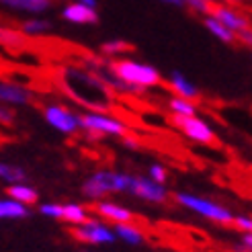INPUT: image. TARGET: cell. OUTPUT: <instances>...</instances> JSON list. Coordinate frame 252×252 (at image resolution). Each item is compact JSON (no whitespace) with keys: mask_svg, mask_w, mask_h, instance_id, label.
Returning a JSON list of instances; mask_svg holds the SVG:
<instances>
[{"mask_svg":"<svg viewBox=\"0 0 252 252\" xmlns=\"http://www.w3.org/2000/svg\"><path fill=\"white\" fill-rule=\"evenodd\" d=\"M133 174L119 170H94L82 183V195L91 201H100L113 193H129Z\"/></svg>","mask_w":252,"mask_h":252,"instance_id":"obj_3","label":"cell"},{"mask_svg":"<svg viewBox=\"0 0 252 252\" xmlns=\"http://www.w3.org/2000/svg\"><path fill=\"white\" fill-rule=\"evenodd\" d=\"M203 25H205V29L213 35V37H218V39L221 41V43H225V45H232L234 41H236V35L225 27V25H221L216 17H211L209 12L207 15H203Z\"/></svg>","mask_w":252,"mask_h":252,"instance_id":"obj_20","label":"cell"},{"mask_svg":"<svg viewBox=\"0 0 252 252\" xmlns=\"http://www.w3.org/2000/svg\"><path fill=\"white\" fill-rule=\"evenodd\" d=\"M27 218H31V207L23 205L6 195L0 197V220L17 221V220H27Z\"/></svg>","mask_w":252,"mask_h":252,"instance_id":"obj_16","label":"cell"},{"mask_svg":"<svg viewBox=\"0 0 252 252\" xmlns=\"http://www.w3.org/2000/svg\"><path fill=\"white\" fill-rule=\"evenodd\" d=\"M172 123L187 140H191L195 144L213 146L218 142V135H216V131H213V127L199 115H193V117H174L172 115Z\"/></svg>","mask_w":252,"mask_h":252,"instance_id":"obj_7","label":"cell"},{"mask_svg":"<svg viewBox=\"0 0 252 252\" xmlns=\"http://www.w3.org/2000/svg\"><path fill=\"white\" fill-rule=\"evenodd\" d=\"M174 201L179 203L181 207L193 211L195 216L203 218L207 221H213V223H221V225H230L234 221V213L232 209H228L225 205L218 203L209 197H203V195H195V193H187V191H179L174 193Z\"/></svg>","mask_w":252,"mask_h":252,"instance_id":"obj_4","label":"cell"},{"mask_svg":"<svg viewBox=\"0 0 252 252\" xmlns=\"http://www.w3.org/2000/svg\"><path fill=\"white\" fill-rule=\"evenodd\" d=\"M168 86H170V91L174 93V96H181V98H187V100H195L201 96V91L197 88V84L191 80V78H187L183 72L179 70H174L170 72V76H168Z\"/></svg>","mask_w":252,"mask_h":252,"instance_id":"obj_14","label":"cell"},{"mask_svg":"<svg viewBox=\"0 0 252 252\" xmlns=\"http://www.w3.org/2000/svg\"><path fill=\"white\" fill-rule=\"evenodd\" d=\"M62 21H66L70 25H98L100 15L96 8H88L78 2H68L64 8L60 10Z\"/></svg>","mask_w":252,"mask_h":252,"instance_id":"obj_13","label":"cell"},{"mask_svg":"<svg viewBox=\"0 0 252 252\" xmlns=\"http://www.w3.org/2000/svg\"><path fill=\"white\" fill-rule=\"evenodd\" d=\"M109 68L113 70V74L123 80L125 84H129L131 88H135L137 93H144L148 88H156L162 84V74L156 66L146 64L140 60H131V58H119L109 62Z\"/></svg>","mask_w":252,"mask_h":252,"instance_id":"obj_2","label":"cell"},{"mask_svg":"<svg viewBox=\"0 0 252 252\" xmlns=\"http://www.w3.org/2000/svg\"><path fill=\"white\" fill-rule=\"evenodd\" d=\"M72 2L84 4V6H88V8H98V0H72Z\"/></svg>","mask_w":252,"mask_h":252,"instance_id":"obj_35","label":"cell"},{"mask_svg":"<svg viewBox=\"0 0 252 252\" xmlns=\"http://www.w3.org/2000/svg\"><path fill=\"white\" fill-rule=\"evenodd\" d=\"M216 2L218 0H185V4L189 8H193L195 12H199V15H207L211 6H216Z\"/></svg>","mask_w":252,"mask_h":252,"instance_id":"obj_28","label":"cell"},{"mask_svg":"<svg viewBox=\"0 0 252 252\" xmlns=\"http://www.w3.org/2000/svg\"><path fill=\"white\" fill-rule=\"evenodd\" d=\"M0 183H4L6 187L27 183V172L23 166L12 164V162H0Z\"/></svg>","mask_w":252,"mask_h":252,"instance_id":"obj_21","label":"cell"},{"mask_svg":"<svg viewBox=\"0 0 252 252\" xmlns=\"http://www.w3.org/2000/svg\"><path fill=\"white\" fill-rule=\"evenodd\" d=\"M168 109L174 117H193L197 115V105L193 100H187V98H181V96H170L168 98Z\"/></svg>","mask_w":252,"mask_h":252,"instance_id":"obj_23","label":"cell"},{"mask_svg":"<svg viewBox=\"0 0 252 252\" xmlns=\"http://www.w3.org/2000/svg\"><path fill=\"white\" fill-rule=\"evenodd\" d=\"M17 119L15 111H12V107H6V105H0V123L2 125H12Z\"/></svg>","mask_w":252,"mask_h":252,"instance_id":"obj_30","label":"cell"},{"mask_svg":"<svg viewBox=\"0 0 252 252\" xmlns=\"http://www.w3.org/2000/svg\"><path fill=\"white\" fill-rule=\"evenodd\" d=\"M160 2H164L168 6H174V8H185V0H160Z\"/></svg>","mask_w":252,"mask_h":252,"instance_id":"obj_34","label":"cell"},{"mask_svg":"<svg viewBox=\"0 0 252 252\" xmlns=\"http://www.w3.org/2000/svg\"><path fill=\"white\" fill-rule=\"evenodd\" d=\"M148 179H152L158 185H166V181H168V168L158 164V162H154V164H150V168H148Z\"/></svg>","mask_w":252,"mask_h":252,"instance_id":"obj_27","label":"cell"},{"mask_svg":"<svg viewBox=\"0 0 252 252\" xmlns=\"http://www.w3.org/2000/svg\"><path fill=\"white\" fill-rule=\"evenodd\" d=\"M35 94L29 86L12 80H0V105L6 107H29L33 105Z\"/></svg>","mask_w":252,"mask_h":252,"instance_id":"obj_10","label":"cell"},{"mask_svg":"<svg viewBox=\"0 0 252 252\" xmlns=\"http://www.w3.org/2000/svg\"><path fill=\"white\" fill-rule=\"evenodd\" d=\"M129 195L146 201V203L162 205V203H166L168 201L170 191H168L166 185H158L152 179H148V176L133 174V181H131V187H129Z\"/></svg>","mask_w":252,"mask_h":252,"instance_id":"obj_9","label":"cell"},{"mask_svg":"<svg viewBox=\"0 0 252 252\" xmlns=\"http://www.w3.org/2000/svg\"><path fill=\"white\" fill-rule=\"evenodd\" d=\"M238 252H252V234H244L242 236V244Z\"/></svg>","mask_w":252,"mask_h":252,"instance_id":"obj_32","label":"cell"},{"mask_svg":"<svg viewBox=\"0 0 252 252\" xmlns=\"http://www.w3.org/2000/svg\"><path fill=\"white\" fill-rule=\"evenodd\" d=\"M80 129L98 137H123L129 135V127L119 117L105 111H86L78 115Z\"/></svg>","mask_w":252,"mask_h":252,"instance_id":"obj_5","label":"cell"},{"mask_svg":"<svg viewBox=\"0 0 252 252\" xmlns=\"http://www.w3.org/2000/svg\"><path fill=\"white\" fill-rule=\"evenodd\" d=\"M37 213H39L41 218L62 221V203H56V201H43V203H37Z\"/></svg>","mask_w":252,"mask_h":252,"instance_id":"obj_26","label":"cell"},{"mask_svg":"<svg viewBox=\"0 0 252 252\" xmlns=\"http://www.w3.org/2000/svg\"><path fill=\"white\" fill-rule=\"evenodd\" d=\"M25 37H45L54 31V23L47 21L43 17H29L21 23V29H19Z\"/></svg>","mask_w":252,"mask_h":252,"instance_id":"obj_19","label":"cell"},{"mask_svg":"<svg viewBox=\"0 0 252 252\" xmlns=\"http://www.w3.org/2000/svg\"><path fill=\"white\" fill-rule=\"evenodd\" d=\"M0 4L15 12H23V15L41 17L52 8L54 0H0Z\"/></svg>","mask_w":252,"mask_h":252,"instance_id":"obj_15","label":"cell"},{"mask_svg":"<svg viewBox=\"0 0 252 252\" xmlns=\"http://www.w3.org/2000/svg\"><path fill=\"white\" fill-rule=\"evenodd\" d=\"M113 232H115L117 240H121V242H125V244H129V246H140V244L146 242V234H144V230H142V228H137L133 221L113 225Z\"/></svg>","mask_w":252,"mask_h":252,"instance_id":"obj_18","label":"cell"},{"mask_svg":"<svg viewBox=\"0 0 252 252\" xmlns=\"http://www.w3.org/2000/svg\"><path fill=\"white\" fill-rule=\"evenodd\" d=\"M60 80L68 96L88 111L109 113L113 107V93L93 70L80 66H64L60 72Z\"/></svg>","mask_w":252,"mask_h":252,"instance_id":"obj_1","label":"cell"},{"mask_svg":"<svg viewBox=\"0 0 252 252\" xmlns=\"http://www.w3.org/2000/svg\"><path fill=\"white\" fill-rule=\"evenodd\" d=\"M209 15H211V17H216L221 25H225V27H228L234 35H238V33H242V31L250 29L248 19L242 15V12H238L234 6H228V4H216V6H211Z\"/></svg>","mask_w":252,"mask_h":252,"instance_id":"obj_12","label":"cell"},{"mask_svg":"<svg viewBox=\"0 0 252 252\" xmlns=\"http://www.w3.org/2000/svg\"><path fill=\"white\" fill-rule=\"evenodd\" d=\"M4 195L10 197V199H15V201H19V203H23V205H27V207L37 205V201H39V191H37V189L33 185H29V183L8 185Z\"/></svg>","mask_w":252,"mask_h":252,"instance_id":"obj_17","label":"cell"},{"mask_svg":"<svg viewBox=\"0 0 252 252\" xmlns=\"http://www.w3.org/2000/svg\"><path fill=\"white\" fill-rule=\"evenodd\" d=\"M131 49V45L123 39H109V41H103L100 43V54L105 58H121L123 54H127Z\"/></svg>","mask_w":252,"mask_h":252,"instance_id":"obj_25","label":"cell"},{"mask_svg":"<svg viewBox=\"0 0 252 252\" xmlns=\"http://www.w3.org/2000/svg\"><path fill=\"white\" fill-rule=\"evenodd\" d=\"M84 252H86V250H84Z\"/></svg>","mask_w":252,"mask_h":252,"instance_id":"obj_37","label":"cell"},{"mask_svg":"<svg viewBox=\"0 0 252 252\" xmlns=\"http://www.w3.org/2000/svg\"><path fill=\"white\" fill-rule=\"evenodd\" d=\"M72 234L76 240L84 244H93V246H109L117 242V236L113 232V228L98 218H88L84 223L74 225Z\"/></svg>","mask_w":252,"mask_h":252,"instance_id":"obj_6","label":"cell"},{"mask_svg":"<svg viewBox=\"0 0 252 252\" xmlns=\"http://www.w3.org/2000/svg\"><path fill=\"white\" fill-rule=\"evenodd\" d=\"M232 225L236 230H240V232H244V234H252V216H234V221H232Z\"/></svg>","mask_w":252,"mask_h":252,"instance_id":"obj_29","label":"cell"},{"mask_svg":"<svg viewBox=\"0 0 252 252\" xmlns=\"http://www.w3.org/2000/svg\"><path fill=\"white\" fill-rule=\"evenodd\" d=\"M236 39H238V41H242L246 47H252V27L246 29V31H242V33H238V35H236Z\"/></svg>","mask_w":252,"mask_h":252,"instance_id":"obj_31","label":"cell"},{"mask_svg":"<svg viewBox=\"0 0 252 252\" xmlns=\"http://www.w3.org/2000/svg\"><path fill=\"white\" fill-rule=\"evenodd\" d=\"M88 218V209L80 203H62V221L70 223L72 228L74 225H80L84 223Z\"/></svg>","mask_w":252,"mask_h":252,"instance_id":"obj_22","label":"cell"},{"mask_svg":"<svg viewBox=\"0 0 252 252\" xmlns=\"http://www.w3.org/2000/svg\"><path fill=\"white\" fill-rule=\"evenodd\" d=\"M94 213L98 218H103V221H111L115 225L133 221V211L129 207L117 203V201H109V199L94 201Z\"/></svg>","mask_w":252,"mask_h":252,"instance_id":"obj_11","label":"cell"},{"mask_svg":"<svg viewBox=\"0 0 252 252\" xmlns=\"http://www.w3.org/2000/svg\"><path fill=\"white\" fill-rule=\"evenodd\" d=\"M232 2H242V0H223V4H232Z\"/></svg>","mask_w":252,"mask_h":252,"instance_id":"obj_36","label":"cell"},{"mask_svg":"<svg viewBox=\"0 0 252 252\" xmlns=\"http://www.w3.org/2000/svg\"><path fill=\"white\" fill-rule=\"evenodd\" d=\"M43 119L52 129L60 131L62 135H74L80 131V121L74 111H70L64 105H47L43 107Z\"/></svg>","mask_w":252,"mask_h":252,"instance_id":"obj_8","label":"cell"},{"mask_svg":"<svg viewBox=\"0 0 252 252\" xmlns=\"http://www.w3.org/2000/svg\"><path fill=\"white\" fill-rule=\"evenodd\" d=\"M0 45H4L8 49H19L25 45V35L17 29H10L0 25Z\"/></svg>","mask_w":252,"mask_h":252,"instance_id":"obj_24","label":"cell"},{"mask_svg":"<svg viewBox=\"0 0 252 252\" xmlns=\"http://www.w3.org/2000/svg\"><path fill=\"white\" fill-rule=\"evenodd\" d=\"M123 144L127 146V148H131V150H137V148H140V142L133 140L131 135H125V137H123Z\"/></svg>","mask_w":252,"mask_h":252,"instance_id":"obj_33","label":"cell"}]
</instances>
